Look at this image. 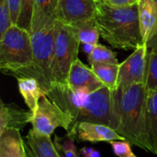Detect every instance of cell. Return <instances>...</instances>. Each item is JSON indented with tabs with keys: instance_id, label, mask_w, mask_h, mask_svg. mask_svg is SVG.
<instances>
[{
	"instance_id": "obj_1",
	"label": "cell",
	"mask_w": 157,
	"mask_h": 157,
	"mask_svg": "<svg viewBox=\"0 0 157 157\" xmlns=\"http://www.w3.org/2000/svg\"><path fill=\"white\" fill-rule=\"evenodd\" d=\"M111 92L114 111L112 129L131 144L151 152L146 132L145 85L135 84L127 88L118 87Z\"/></svg>"
},
{
	"instance_id": "obj_2",
	"label": "cell",
	"mask_w": 157,
	"mask_h": 157,
	"mask_svg": "<svg viewBox=\"0 0 157 157\" xmlns=\"http://www.w3.org/2000/svg\"><path fill=\"white\" fill-rule=\"evenodd\" d=\"M97 2L96 24L100 37L118 49H136L144 44L138 5L117 7L108 5L104 0Z\"/></svg>"
},
{
	"instance_id": "obj_3",
	"label": "cell",
	"mask_w": 157,
	"mask_h": 157,
	"mask_svg": "<svg viewBox=\"0 0 157 157\" xmlns=\"http://www.w3.org/2000/svg\"><path fill=\"white\" fill-rule=\"evenodd\" d=\"M33 63L29 31L12 25L0 36V69L5 75H15L27 70Z\"/></svg>"
},
{
	"instance_id": "obj_4",
	"label": "cell",
	"mask_w": 157,
	"mask_h": 157,
	"mask_svg": "<svg viewBox=\"0 0 157 157\" xmlns=\"http://www.w3.org/2000/svg\"><path fill=\"white\" fill-rule=\"evenodd\" d=\"M57 21L47 25L40 31L31 34L33 49L32 65L27 70L14 75L16 78H35L39 82L42 91L45 94L50 91L52 86L51 67L53 56V45Z\"/></svg>"
},
{
	"instance_id": "obj_5",
	"label": "cell",
	"mask_w": 157,
	"mask_h": 157,
	"mask_svg": "<svg viewBox=\"0 0 157 157\" xmlns=\"http://www.w3.org/2000/svg\"><path fill=\"white\" fill-rule=\"evenodd\" d=\"M80 43L72 28L58 20L55 29L53 56L51 67L52 86L67 84L71 66L78 59Z\"/></svg>"
},
{
	"instance_id": "obj_6",
	"label": "cell",
	"mask_w": 157,
	"mask_h": 157,
	"mask_svg": "<svg viewBox=\"0 0 157 157\" xmlns=\"http://www.w3.org/2000/svg\"><path fill=\"white\" fill-rule=\"evenodd\" d=\"M113 118L112 92L104 86L98 90L87 95L84 104L75 118L71 131L67 133L75 136V127L80 122L84 121L103 124L112 128Z\"/></svg>"
},
{
	"instance_id": "obj_7",
	"label": "cell",
	"mask_w": 157,
	"mask_h": 157,
	"mask_svg": "<svg viewBox=\"0 0 157 157\" xmlns=\"http://www.w3.org/2000/svg\"><path fill=\"white\" fill-rule=\"evenodd\" d=\"M31 124L32 128L36 131L51 136L53 134L55 129L59 127L64 129L66 132H68L72 127V119L66 112L44 95L39 101Z\"/></svg>"
},
{
	"instance_id": "obj_8",
	"label": "cell",
	"mask_w": 157,
	"mask_h": 157,
	"mask_svg": "<svg viewBox=\"0 0 157 157\" xmlns=\"http://www.w3.org/2000/svg\"><path fill=\"white\" fill-rule=\"evenodd\" d=\"M149 49L142 44L123 63H120L118 87L127 88L135 84H145Z\"/></svg>"
},
{
	"instance_id": "obj_9",
	"label": "cell",
	"mask_w": 157,
	"mask_h": 157,
	"mask_svg": "<svg viewBox=\"0 0 157 157\" xmlns=\"http://www.w3.org/2000/svg\"><path fill=\"white\" fill-rule=\"evenodd\" d=\"M96 12L95 0H59L57 20L71 27L95 19Z\"/></svg>"
},
{
	"instance_id": "obj_10",
	"label": "cell",
	"mask_w": 157,
	"mask_h": 157,
	"mask_svg": "<svg viewBox=\"0 0 157 157\" xmlns=\"http://www.w3.org/2000/svg\"><path fill=\"white\" fill-rule=\"evenodd\" d=\"M67 85L74 91L86 94L93 93L104 86L102 82L94 74L93 70L85 65L79 59L71 66Z\"/></svg>"
},
{
	"instance_id": "obj_11",
	"label": "cell",
	"mask_w": 157,
	"mask_h": 157,
	"mask_svg": "<svg viewBox=\"0 0 157 157\" xmlns=\"http://www.w3.org/2000/svg\"><path fill=\"white\" fill-rule=\"evenodd\" d=\"M75 137L79 142L98 143L116 140H125L114 129L109 126L92 123V122H80L75 130Z\"/></svg>"
},
{
	"instance_id": "obj_12",
	"label": "cell",
	"mask_w": 157,
	"mask_h": 157,
	"mask_svg": "<svg viewBox=\"0 0 157 157\" xmlns=\"http://www.w3.org/2000/svg\"><path fill=\"white\" fill-rule=\"evenodd\" d=\"M139 23L143 41L150 50L157 33V6L155 0H139Z\"/></svg>"
},
{
	"instance_id": "obj_13",
	"label": "cell",
	"mask_w": 157,
	"mask_h": 157,
	"mask_svg": "<svg viewBox=\"0 0 157 157\" xmlns=\"http://www.w3.org/2000/svg\"><path fill=\"white\" fill-rule=\"evenodd\" d=\"M0 134L6 130H22L31 123L34 114L29 109H23L15 104H5L0 101Z\"/></svg>"
},
{
	"instance_id": "obj_14",
	"label": "cell",
	"mask_w": 157,
	"mask_h": 157,
	"mask_svg": "<svg viewBox=\"0 0 157 157\" xmlns=\"http://www.w3.org/2000/svg\"><path fill=\"white\" fill-rule=\"evenodd\" d=\"M59 0H35L30 34L40 31L47 25L57 21Z\"/></svg>"
},
{
	"instance_id": "obj_15",
	"label": "cell",
	"mask_w": 157,
	"mask_h": 157,
	"mask_svg": "<svg viewBox=\"0 0 157 157\" xmlns=\"http://www.w3.org/2000/svg\"><path fill=\"white\" fill-rule=\"evenodd\" d=\"M26 139L28 145L36 157H62L50 135L32 128L28 132Z\"/></svg>"
},
{
	"instance_id": "obj_16",
	"label": "cell",
	"mask_w": 157,
	"mask_h": 157,
	"mask_svg": "<svg viewBox=\"0 0 157 157\" xmlns=\"http://www.w3.org/2000/svg\"><path fill=\"white\" fill-rule=\"evenodd\" d=\"M0 157H26L20 131L9 129L0 134Z\"/></svg>"
},
{
	"instance_id": "obj_17",
	"label": "cell",
	"mask_w": 157,
	"mask_h": 157,
	"mask_svg": "<svg viewBox=\"0 0 157 157\" xmlns=\"http://www.w3.org/2000/svg\"><path fill=\"white\" fill-rule=\"evenodd\" d=\"M18 90L22 96L28 109L34 114L37 110L39 101L45 93L42 91L39 82L32 77H18L17 78Z\"/></svg>"
},
{
	"instance_id": "obj_18",
	"label": "cell",
	"mask_w": 157,
	"mask_h": 157,
	"mask_svg": "<svg viewBox=\"0 0 157 157\" xmlns=\"http://www.w3.org/2000/svg\"><path fill=\"white\" fill-rule=\"evenodd\" d=\"M146 132L151 153L157 155V91L147 90Z\"/></svg>"
},
{
	"instance_id": "obj_19",
	"label": "cell",
	"mask_w": 157,
	"mask_h": 157,
	"mask_svg": "<svg viewBox=\"0 0 157 157\" xmlns=\"http://www.w3.org/2000/svg\"><path fill=\"white\" fill-rule=\"evenodd\" d=\"M91 69L102 84L109 88L111 91L118 88V77L120 71V64L92 63Z\"/></svg>"
},
{
	"instance_id": "obj_20",
	"label": "cell",
	"mask_w": 157,
	"mask_h": 157,
	"mask_svg": "<svg viewBox=\"0 0 157 157\" xmlns=\"http://www.w3.org/2000/svg\"><path fill=\"white\" fill-rule=\"evenodd\" d=\"M71 28L81 43L90 45H96L98 43L100 32L95 19L71 26Z\"/></svg>"
},
{
	"instance_id": "obj_21",
	"label": "cell",
	"mask_w": 157,
	"mask_h": 157,
	"mask_svg": "<svg viewBox=\"0 0 157 157\" xmlns=\"http://www.w3.org/2000/svg\"><path fill=\"white\" fill-rule=\"evenodd\" d=\"M88 61L92 63H112L120 64L116 57V53L111 50L108 49L106 46L99 43L94 45L92 52L88 54Z\"/></svg>"
},
{
	"instance_id": "obj_22",
	"label": "cell",
	"mask_w": 157,
	"mask_h": 157,
	"mask_svg": "<svg viewBox=\"0 0 157 157\" xmlns=\"http://www.w3.org/2000/svg\"><path fill=\"white\" fill-rule=\"evenodd\" d=\"M75 137L66 134L64 137H54V145L62 157H80L75 144Z\"/></svg>"
},
{
	"instance_id": "obj_23",
	"label": "cell",
	"mask_w": 157,
	"mask_h": 157,
	"mask_svg": "<svg viewBox=\"0 0 157 157\" xmlns=\"http://www.w3.org/2000/svg\"><path fill=\"white\" fill-rule=\"evenodd\" d=\"M145 87L149 91H157V51L149 50Z\"/></svg>"
},
{
	"instance_id": "obj_24",
	"label": "cell",
	"mask_w": 157,
	"mask_h": 157,
	"mask_svg": "<svg viewBox=\"0 0 157 157\" xmlns=\"http://www.w3.org/2000/svg\"><path fill=\"white\" fill-rule=\"evenodd\" d=\"M34 2L35 0H20V9L17 25L28 31H30Z\"/></svg>"
},
{
	"instance_id": "obj_25",
	"label": "cell",
	"mask_w": 157,
	"mask_h": 157,
	"mask_svg": "<svg viewBox=\"0 0 157 157\" xmlns=\"http://www.w3.org/2000/svg\"><path fill=\"white\" fill-rule=\"evenodd\" d=\"M8 0H0V36L12 26Z\"/></svg>"
},
{
	"instance_id": "obj_26",
	"label": "cell",
	"mask_w": 157,
	"mask_h": 157,
	"mask_svg": "<svg viewBox=\"0 0 157 157\" xmlns=\"http://www.w3.org/2000/svg\"><path fill=\"white\" fill-rule=\"evenodd\" d=\"M110 145L112 147L113 153L118 157H128L132 153V144L127 140H116L111 141Z\"/></svg>"
},
{
	"instance_id": "obj_27",
	"label": "cell",
	"mask_w": 157,
	"mask_h": 157,
	"mask_svg": "<svg viewBox=\"0 0 157 157\" xmlns=\"http://www.w3.org/2000/svg\"><path fill=\"white\" fill-rule=\"evenodd\" d=\"M8 4L11 13L12 24L17 25L18 15H19V9H20V0H8Z\"/></svg>"
},
{
	"instance_id": "obj_28",
	"label": "cell",
	"mask_w": 157,
	"mask_h": 157,
	"mask_svg": "<svg viewBox=\"0 0 157 157\" xmlns=\"http://www.w3.org/2000/svg\"><path fill=\"white\" fill-rule=\"evenodd\" d=\"M108 5L117 7L131 6L133 5H138L139 0H104Z\"/></svg>"
},
{
	"instance_id": "obj_29",
	"label": "cell",
	"mask_w": 157,
	"mask_h": 157,
	"mask_svg": "<svg viewBox=\"0 0 157 157\" xmlns=\"http://www.w3.org/2000/svg\"><path fill=\"white\" fill-rule=\"evenodd\" d=\"M80 155L82 157H101L100 153L92 147H83L80 150Z\"/></svg>"
},
{
	"instance_id": "obj_30",
	"label": "cell",
	"mask_w": 157,
	"mask_h": 157,
	"mask_svg": "<svg viewBox=\"0 0 157 157\" xmlns=\"http://www.w3.org/2000/svg\"><path fill=\"white\" fill-rule=\"evenodd\" d=\"M25 148H26V157H36L32 153L31 149L29 148V146L28 145V144H25Z\"/></svg>"
},
{
	"instance_id": "obj_31",
	"label": "cell",
	"mask_w": 157,
	"mask_h": 157,
	"mask_svg": "<svg viewBox=\"0 0 157 157\" xmlns=\"http://www.w3.org/2000/svg\"><path fill=\"white\" fill-rule=\"evenodd\" d=\"M155 4H156V6H157V0H155ZM157 48V33H156V36H155V40H154V43H153V46H152V48L151 49H155ZM150 49V50H151Z\"/></svg>"
},
{
	"instance_id": "obj_32",
	"label": "cell",
	"mask_w": 157,
	"mask_h": 157,
	"mask_svg": "<svg viewBox=\"0 0 157 157\" xmlns=\"http://www.w3.org/2000/svg\"><path fill=\"white\" fill-rule=\"evenodd\" d=\"M128 157H137V156H136V155H135L133 153H132V154H131V155H129Z\"/></svg>"
},
{
	"instance_id": "obj_33",
	"label": "cell",
	"mask_w": 157,
	"mask_h": 157,
	"mask_svg": "<svg viewBox=\"0 0 157 157\" xmlns=\"http://www.w3.org/2000/svg\"><path fill=\"white\" fill-rule=\"evenodd\" d=\"M153 50H155V51H157V48H155V49H153Z\"/></svg>"
},
{
	"instance_id": "obj_34",
	"label": "cell",
	"mask_w": 157,
	"mask_h": 157,
	"mask_svg": "<svg viewBox=\"0 0 157 157\" xmlns=\"http://www.w3.org/2000/svg\"><path fill=\"white\" fill-rule=\"evenodd\" d=\"M95 1H99V0H95Z\"/></svg>"
}]
</instances>
